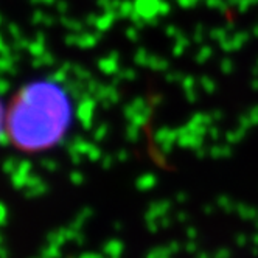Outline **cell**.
Wrapping results in <instances>:
<instances>
[{
  "label": "cell",
  "instance_id": "cell-1",
  "mask_svg": "<svg viewBox=\"0 0 258 258\" xmlns=\"http://www.w3.org/2000/svg\"><path fill=\"white\" fill-rule=\"evenodd\" d=\"M72 123L67 92L53 81L24 84L7 103L5 139L22 153L38 154L56 146Z\"/></svg>",
  "mask_w": 258,
  "mask_h": 258
},
{
  "label": "cell",
  "instance_id": "cell-2",
  "mask_svg": "<svg viewBox=\"0 0 258 258\" xmlns=\"http://www.w3.org/2000/svg\"><path fill=\"white\" fill-rule=\"evenodd\" d=\"M5 120H7V103L0 100V139L5 137Z\"/></svg>",
  "mask_w": 258,
  "mask_h": 258
}]
</instances>
